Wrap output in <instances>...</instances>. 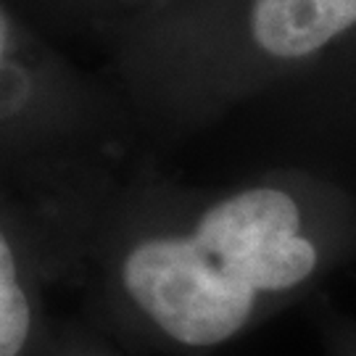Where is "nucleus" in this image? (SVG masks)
Masks as SVG:
<instances>
[{
  "instance_id": "423d86ee",
  "label": "nucleus",
  "mask_w": 356,
  "mask_h": 356,
  "mask_svg": "<svg viewBox=\"0 0 356 356\" xmlns=\"http://www.w3.org/2000/svg\"><path fill=\"white\" fill-rule=\"evenodd\" d=\"M330 348L335 356H356V327L335 325L330 330Z\"/></svg>"
},
{
  "instance_id": "f03ea898",
  "label": "nucleus",
  "mask_w": 356,
  "mask_h": 356,
  "mask_svg": "<svg viewBox=\"0 0 356 356\" xmlns=\"http://www.w3.org/2000/svg\"><path fill=\"white\" fill-rule=\"evenodd\" d=\"M356 35V0H169L111 32L108 85L143 135L216 124Z\"/></svg>"
},
{
  "instance_id": "39448f33",
  "label": "nucleus",
  "mask_w": 356,
  "mask_h": 356,
  "mask_svg": "<svg viewBox=\"0 0 356 356\" xmlns=\"http://www.w3.org/2000/svg\"><path fill=\"white\" fill-rule=\"evenodd\" d=\"M40 356H111L98 341H90L85 335H66L61 341L48 338V346Z\"/></svg>"
},
{
  "instance_id": "f257e3e1",
  "label": "nucleus",
  "mask_w": 356,
  "mask_h": 356,
  "mask_svg": "<svg viewBox=\"0 0 356 356\" xmlns=\"http://www.w3.org/2000/svg\"><path fill=\"white\" fill-rule=\"evenodd\" d=\"M356 254V198L306 172L185 188L140 169L76 275L143 341L211 351L298 301Z\"/></svg>"
},
{
  "instance_id": "20e7f679",
  "label": "nucleus",
  "mask_w": 356,
  "mask_h": 356,
  "mask_svg": "<svg viewBox=\"0 0 356 356\" xmlns=\"http://www.w3.org/2000/svg\"><path fill=\"white\" fill-rule=\"evenodd\" d=\"M66 269L24 201L0 185V356H40L48 346L45 285Z\"/></svg>"
},
{
  "instance_id": "0eeeda50",
  "label": "nucleus",
  "mask_w": 356,
  "mask_h": 356,
  "mask_svg": "<svg viewBox=\"0 0 356 356\" xmlns=\"http://www.w3.org/2000/svg\"><path fill=\"white\" fill-rule=\"evenodd\" d=\"M111 3H114V0H111Z\"/></svg>"
},
{
  "instance_id": "7ed1b4c3",
  "label": "nucleus",
  "mask_w": 356,
  "mask_h": 356,
  "mask_svg": "<svg viewBox=\"0 0 356 356\" xmlns=\"http://www.w3.org/2000/svg\"><path fill=\"white\" fill-rule=\"evenodd\" d=\"M140 140L114 88L0 0V185L35 214L69 275L116 193L145 169Z\"/></svg>"
}]
</instances>
